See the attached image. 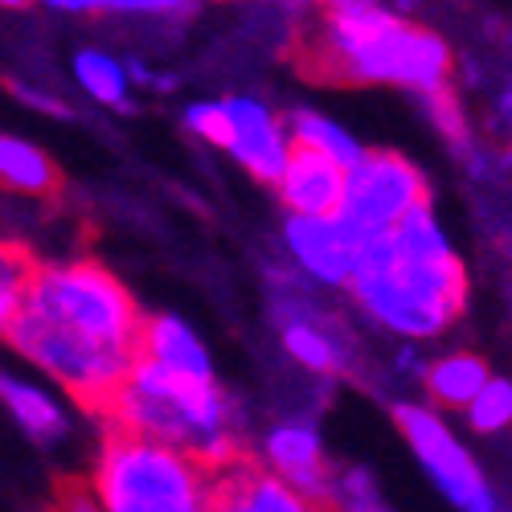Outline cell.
<instances>
[{
    "instance_id": "52a82bcc",
    "label": "cell",
    "mask_w": 512,
    "mask_h": 512,
    "mask_svg": "<svg viewBox=\"0 0 512 512\" xmlns=\"http://www.w3.org/2000/svg\"><path fill=\"white\" fill-rule=\"evenodd\" d=\"M422 201H431V185L418 173V164H410L402 152L365 148V156L345 168V193H340L332 218L357 242H365L369 234H381L402 222Z\"/></svg>"
},
{
    "instance_id": "9c48e42d",
    "label": "cell",
    "mask_w": 512,
    "mask_h": 512,
    "mask_svg": "<svg viewBox=\"0 0 512 512\" xmlns=\"http://www.w3.org/2000/svg\"><path fill=\"white\" fill-rule=\"evenodd\" d=\"M222 107H226L222 152H230L254 181L275 185L291 148H295L287 136V123L267 103L246 99V95H230V99H222Z\"/></svg>"
},
{
    "instance_id": "ac0fdd59",
    "label": "cell",
    "mask_w": 512,
    "mask_h": 512,
    "mask_svg": "<svg viewBox=\"0 0 512 512\" xmlns=\"http://www.w3.org/2000/svg\"><path fill=\"white\" fill-rule=\"evenodd\" d=\"M488 377H492V369H488L484 357H476V353H451V357H443V361H435L431 369H426V394H431L439 406L463 410Z\"/></svg>"
},
{
    "instance_id": "2e32d148",
    "label": "cell",
    "mask_w": 512,
    "mask_h": 512,
    "mask_svg": "<svg viewBox=\"0 0 512 512\" xmlns=\"http://www.w3.org/2000/svg\"><path fill=\"white\" fill-rule=\"evenodd\" d=\"M0 185L13 193H25V197H50L62 185V177H58V164L50 160L46 148L0 132Z\"/></svg>"
},
{
    "instance_id": "6da1fadb",
    "label": "cell",
    "mask_w": 512,
    "mask_h": 512,
    "mask_svg": "<svg viewBox=\"0 0 512 512\" xmlns=\"http://www.w3.org/2000/svg\"><path fill=\"white\" fill-rule=\"evenodd\" d=\"M349 287L381 328L406 340L447 332L467 304V271L435 222L431 201L357 246Z\"/></svg>"
},
{
    "instance_id": "ba28073f",
    "label": "cell",
    "mask_w": 512,
    "mask_h": 512,
    "mask_svg": "<svg viewBox=\"0 0 512 512\" xmlns=\"http://www.w3.org/2000/svg\"><path fill=\"white\" fill-rule=\"evenodd\" d=\"M394 422L402 439L410 443L414 459L422 463V472L431 476V484L463 512H492L496 496L484 480V472L476 467V459L467 455V447L451 435V426L443 422V414H435L431 406H414L402 402L394 410Z\"/></svg>"
},
{
    "instance_id": "83f0119b",
    "label": "cell",
    "mask_w": 512,
    "mask_h": 512,
    "mask_svg": "<svg viewBox=\"0 0 512 512\" xmlns=\"http://www.w3.org/2000/svg\"><path fill=\"white\" fill-rule=\"evenodd\" d=\"M33 0H0V9H29Z\"/></svg>"
},
{
    "instance_id": "4fadbf2b",
    "label": "cell",
    "mask_w": 512,
    "mask_h": 512,
    "mask_svg": "<svg viewBox=\"0 0 512 512\" xmlns=\"http://www.w3.org/2000/svg\"><path fill=\"white\" fill-rule=\"evenodd\" d=\"M136 353L160 361L164 369H173V373H185V377H213V357L205 349V340L181 316H168V312L144 316Z\"/></svg>"
},
{
    "instance_id": "d6986e66",
    "label": "cell",
    "mask_w": 512,
    "mask_h": 512,
    "mask_svg": "<svg viewBox=\"0 0 512 512\" xmlns=\"http://www.w3.org/2000/svg\"><path fill=\"white\" fill-rule=\"evenodd\" d=\"M74 78H78V87L87 91L95 103L103 107H115L123 111L127 95H132V78H127V62L111 58L107 50H78L74 54Z\"/></svg>"
},
{
    "instance_id": "5b68a950",
    "label": "cell",
    "mask_w": 512,
    "mask_h": 512,
    "mask_svg": "<svg viewBox=\"0 0 512 512\" xmlns=\"http://www.w3.org/2000/svg\"><path fill=\"white\" fill-rule=\"evenodd\" d=\"M21 308L58 320L82 336L136 353L140 345V308L107 267L78 259V263H37Z\"/></svg>"
},
{
    "instance_id": "5bb4252c",
    "label": "cell",
    "mask_w": 512,
    "mask_h": 512,
    "mask_svg": "<svg viewBox=\"0 0 512 512\" xmlns=\"http://www.w3.org/2000/svg\"><path fill=\"white\" fill-rule=\"evenodd\" d=\"M0 406H5L17 426L33 439V443H62L70 435V418L62 410V402L37 386V381H25L17 373H0Z\"/></svg>"
},
{
    "instance_id": "277c9868",
    "label": "cell",
    "mask_w": 512,
    "mask_h": 512,
    "mask_svg": "<svg viewBox=\"0 0 512 512\" xmlns=\"http://www.w3.org/2000/svg\"><path fill=\"white\" fill-rule=\"evenodd\" d=\"M95 508L107 512H201L209 508L205 467L177 443L115 426L91 472Z\"/></svg>"
},
{
    "instance_id": "9a60e30c",
    "label": "cell",
    "mask_w": 512,
    "mask_h": 512,
    "mask_svg": "<svg viewBox=\"0 0 512 512\" xmlns=\"http://www.w3.org/2000/svg\"><path fill=\"white\" fill-rule=\"evenodd\" d=\"M209 488L234 492L218 504V508H230V512H308L312 508L283 476H275L271 467H263V472H246L242 467V476H238V459L230 463V480L226 484L209 480Z\"/></svg>"
},
{
    "instance_id": "d4e9b609",
    "label": "cell",
    "mask_w": 512,
    "mask_h": 512,
    "mask_svg": "<svg viewBox=\"0 0 512 512\" xmlns=\"http://www.w3.org/2000/svg\"><path fill=\"white\" fill-rule=\"evenodd\" d=\"M336 500L353 508H381V500L373 496V480L365 472H349L345 480H336Z\"/></svg>"
},
{
    "instance_id": "8fae6325",
    "label": "cell",
    "mask_w": 512,
    "mask_h": 512,
    "mask_svg": "<svg viewBox=\"0 0 512 512\" xmlns=\"http://www.w3.org/2000/svg\"><path fill=\"white\" fill-rule=\"evenodd\" d=\"M283 242L295 267L324 287H349L357 263V238L340 226L332 213H287Z\"/></svg>"
},
{
    "instance_id": "cb8c5ba5",
    "label": "cell",
    "mask_w": 512,
    "mask_h": 512,
    "mask_svg": "<svg viewBox=\"0 0 512 512\" xmlns=\"http://www.w3.org/2000/svg\"><path fill=\"white\" fill-rule=\"evenodd\" d=\"M95 9L127 13V17H177L193 9V0H95Z\"/></svg>"
},
{
    "instance_id": "4316f807",
    "label": "cell",
    "mask_w": 512,
    "mask_h": 512,
    "mask_svg": "<svg viewBox=\"0 0 512 512\" xmlns=\"http://www.w3.org/2000/svg\"><path fill=\"white\" fill-rule=\"evenodd\" d=\"M127 78H132V82H148V66L144 62H127Z\"/></svg>"
},
{
    "instance_id": "30bf717a",
    "label": "cell",
    "mask_w": 512,
    "mask_h": 512,
    "mask_svg": "<svg viewBox=\"0 0 512 512\" xmlns=\"http://www.w3.org/2000/svg\"><path fill=\"white\" fill-rule=\"evenodd\" d=\"M263 463L275 476H283L312 508L336 504V472H332L320 431L312 422H304V418L279 422L263 443Z\"/></svg>"
},
{
    "instance_id": "44dd1931",
    "label": "cell",
    "mask_w": 512,
    "mask_h": 512,
    "mask_svg": "<svg viewBox=\"0 0 512 512\" xmlns=\"http://www.w3.org/2000/svg\"><path fill=\"white\" fill-rule=\"evenodd\" d=\"M467 422L480 435H496L504 426H512V381L508 377H488L484 386L472 394V402L463 406Z\"/></svg>"
},
{
    "instance_id": "484cf974",
    "label": "cell",
    "mask_w": 512,
    "mask_h": 512,
    "mask_svg": "<svg viewBox=\"0 0 512 512\" xmlns=\"http://www.w3.org/2000/svg\"><path fill=\"white\" fill-rule=\"evenodd\" d=\"M33 5H46L54 13H99L95 0H33Z\"/></svg>"
},
{
    "instance_id": "8992f818",
    "label": "cell",
    "mask_w": 512,
    "mask_h": 512,
    "mask_svg": "<svg viewBox=\"0 0 512 512\" xmlns=\"http://www.w3.org/2000/svg\"><path fill=\"white\" fill-rule=\"evenodd\" d=\"M5 336L29 365H37L46 377H54L58 386L70 390L78 402L99 406V410H107L115 386L123 381L127 365H132V357H136V353L115 349V345H99V340L82 336V332L58 324V320L37 316L29 308L17 312V320Z\"/></svg>"
},
{
    "instance_id": "7402d4cb",
    "label": "cell",
    "mask_w": 512,
    "mask_h": 512,
    "mask_svg": "<svg viewBox=\"0 0 512 512\" xmlns=\"http://www.w3.org/2000/svg\"><path fill=\"white\" fill-rule=\"evenodd\" d=\"M33 259L17 246H0V332H9L17 312H21V300H25V283L33 275Z\"/></svg>"
},
{
    "instance_id": "603a6c76",
    "label": "cell",
    "mask_w": 512,
    "mask_h": 512,
    "mask_svg": "<svg viewBox=\"0 0 512 512\" xmlns=\"http://www.w3.org/2000/svg\"><path fill=\"white\" fill-rule=\"evenodd\" d=\"M185 127H189L197 140H205V144H213V148H222V140H226V107H222V99H209V103H193V107H185Z\"/></svg>"
},
{
    "instance_id": "ffe728a7",
    "label": "cell",
    "mask_w": 512,
    "mask_h": 512,
    "mask_svg": "<svg viewBox=\"0 0 512 512\" xmlns=\"http://www.w3.org/2000/svg\"><path fill=\"white\" fill-rule=\"evenodd\" d=\"M283 349L291 353V361H300V365L312 369V373H336V369H340L336 345H332V340H328L316 324H308V320H287V328H283Z\"/></svg>"
},
{
    "instance_id": "3957f363",
    "label": "cell",
    "mask_w": 512,
    "mask_h": 512,
    "mask_svg": "<svg viewBox=\"0 0 512 512\" xmlns=\"http://www.w3.org/2000/svg\"><path fill=\"white\" fill-rule=\"evenodd\" d=\"M324 58L345 82L410 87L418 95H443L451 78L447 41L386 13L377 0H328Z\"/></svg>"
},
{
    "instance_id": "7c38bea8",
    "label": "cell",
    "mask_w": 512,
    "mask_h": 512,
    "mask_svg": "<svg viewBox=\"0 0 512 512\" xmlns=\"http://www.w3.org/2000/svg\"><path fill=\"white\" fill-rule=\"evenodd\" d=\"M275 189L287 213H336L345 193V168L312 148H291Z\"/></svg>"
},
{
    "instance_id": "e0dca14e",
    "label": "cell",
    "mask_w": 512,
    "mask_h": 512,
    "mask_svg": "<svg viewBox=\"0 0 512 512\" xmlns=\"http://www.w3.org/2000/svg\"><path fill=\"white\" fill-rule=\"evenodd\" d=\"M283 123H287V136H291L295 148H312V152L336 160L340 168H349V164H357V160L365 156V144L349 132L345 123H336V119H328V115L291 111Z\"/></svg>"
},
{
    "instance_id": "7a4b0ae2",
    "label": "cell",
    "mask_w": 512,
    "mask_h": 512,
    "mask_svg": "<svg viewBox=\"0 0 512 512\" xmlns=\"http://www.w3.org/2000/svg\"><path fill=\"white\" fill-rule=\"evenodd\" d=\"M107 414L123 431L185 447L205 472L234 463L230 398L213 377H185L136 353L107 402Z\"/></svg>"
}]
</instances>
